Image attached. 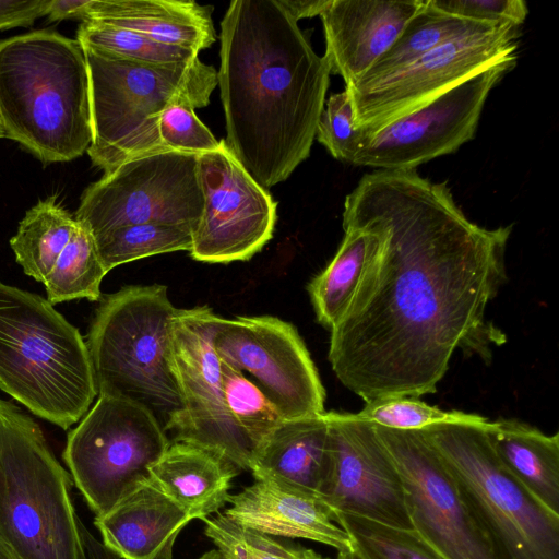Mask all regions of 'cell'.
Here are the masks:
<instances>
[{
  "label": "cell",
  "mask_w": 559,
  "mask_h": 559,
  "mask_svg": "<svg viewBox=\"0 0 559 559\" xmlns=\"http://www.w3.org/2000/svg\"><path fill=\"white\" fill-rule=\"evenodd\" d=\"M381 240L342 319L328 358L365 402L435 393L455 350L490 360L506 335L486 310L507 282L512 225L485 228L449 187L416 170L366 174L346 195L344 227Z\"/></svg>",
  "instance_id": "obj_1"
},
{
  "label": "cell",
  "mask_w": 559,
  "mask_h": 559,
  "mask_svg": "<svg viewBox=\"0 0 559 559\" xmlns=\"http://www.w3.org/2000/svg\"><path fill=\"white\" fill-rule=\"evenodd\" d=\"M217 85L226 141L267 189L309 157L331 70L278 0L231 1L221 22Z\"/></svg>",
  "instance_id": "obj_2"
},
{
  "label": "cell",
  "mask_w": 559,
  "mask_h": 559,
  "mask_svg": "<svg viewBox=\"0 0 559 559\" xmlns=\"http://www.w3.org/2000/svg\"><path fill=\"white\" fill-rule=\"evenodd\" d=\"M0 112L5 138L44 163L87 152L93 127L81 44L50 29L1 39Z\"/></svg>",
  "instance_id": "obj_3"
},
{
  "label": "cell",
  "mask_w": 559,
  "mask_h": 559,
  "mask_svg": "<svg viewBox=\"0 0 559 559\" xmlns=\"http://www.w3.org/2000/svg\"><path fill=\"white\" fill-rule=\"evenodd\" d=\"M0 390L62 429L98 395L79 330L47 299L1 281Z\"/></svg>",
  "instance_id": "obj_4"
},
{
  "label": "cell",
  "mask_w": 559,
  "mask_h": 559,
  "mask_svg": "<svg viewBox=\"0 0 559 559\" xmlns=\"http://www.w3.org/2000/svg\"><path fill=\"white\" fill-rule=\"evenodd\" d=\"M73 485L38 424L0 399V543L16 559H90Z\"/></svg>",
  "instance_id": "obj_5"
},
{
  "label": "cell",
  "mask_w": 559,
  "mask_h": 559,
  "mask_svg": "<svg viewBox=\"0 0 559 559\" xmlns=\"http://www.w3.org/2000/svg\"><path fill=\"white\" fill-rule=\"evenodd\" d=\"M176 311L165 285L124 286L103 298L86 341L98 395L140 405L165 432L183 408L171 365Z\"/></svg>",
  "instance_id": "obj_6"
},
{
  "label": "cell",
  "mask_w": 559,
  "mask_h": 559,
  "mask_svg": "<svg viewBox=\"0 0 559 559\" xmlns=\"http://www.w3.org/2000/svg\"><path fill=\"white\" fill-rule=\"evenodd\" d=\"M90 75L93 140L87 154L107 174L131 158L167 150L158 121L173 102L210 104L217 71L199 57L187 62L142 63L82 46Z\"/></svg>",
  "instance_id": "obj_7"
},
{
  "label": "cell",
  "mask_w": 559,
  "mask_h": 559,
  "mask_svg": "<svg viewBox=\"0 0 559 559\" xmlns=\"http://www.w3.org/2000/svg\"><path fill=\"white\" fill-rule=\"evenodd\" d=\"M487 428L441 424L420 431L454 479L495 559H559V514L503 466Z\"/></svg>",
  "instance_id": "obj_8"
},
{
  "label": "cell",
  "mask_w": 559,
  "mask_h": 559,
  "mask_svg": "<svg viewBox=\"0 0 559 559\" xmlns=\"http://www.w3.org/2000/svg\"><path fill=\"white\" fill-rule=\"evenodd\" d=\"M170 439L154 416L132 402L98 395L67 437L62 454L74 486L95 516L151 479Z\"/></svg>",
  "instance_id": "obj_9"
},
{
  "label": "cell",
  "mask_w": 559,
  "mask_h": 559,
  "mask_svg": "<svg viewBox=\"0 0 559 559\" xmlns=\"http://www.w3.org/2000/svg\"><path fill=\"white\" fill-rule=\"evenodd\" d=\"M204 195L197 153L165 150L120 164L82 193L74 218L93 236L146 223L198 226Z\"/></svg>",
  "instance_id": "obj_10"
},
{
  "label": "cell",
  "mask_w": 559,
  "mask_h": 559,
  "mask_svg": "<svg viewBox=\"0 0 559 559\" xmlns=\"http://www.w3.org/2000/svg\"><path fill=\"white\" fill-rule=\"evenodd\" d=\"M519 29L513 24H495L466 33L392 73L346 85L354 127L374 132L497 61L516 55Z\"/></svg>",
  "instance_id": "obj_11"
},
{
  "label": "cell",
  "mask_w": 559,
  "mask_h": 559,
  "mask_svg": "<svg viewBox=\"0 0 559 559\" xmlns=\"http://www.w3.org/2000/svg\"><path fill=\"white\" fill-rule=\"evenodd\" d=\"M223 318L207 306L178 309L171 321V365L183 408L166 429L170 441L209 449L250 471L253 453L236 429L227 408L223 360L214 345Z\"/></svg>",
  "instance_id": "obj_12"
},
{
  "label": "cell",
  "mask_w": 559,
  "mask_h": 559,
  "mask_svg": "<svg viewBox=\"0 0 559 559\" xmlns=\"http://www.w3.org/2000/svg\"><path fill=\"white\" fill-rule=\"evenodd\" d=\"M516 63L507 57L466 79L420 108L366 133L352 165L377 170H416L471 141L491 90Z\"/></svg>",
  "instance_id": "obj_13"
},
{
  "label": "cell",
  "mask_w": 559,
  "mask_h": 559,
  "mask_svg": "<svg viewBox=\"0 0 559 559\" xmlns=\"http://www.w3.org/2000/svg\"><path fill=\"white\" fill-rule=\"evenodd\" d=\"M373 427L401 477L415 533L441 559H495L454 479L421 431Z\"/></svg>",
  "instance_id": "obj_14"
},
{
  "label": "cell",
  "mask_w": 559,
  "mask_h": 559,
  "mask_svg": "<svg viewBox=\"0 0 559 559\" xmlns=\"http://www.w3.org/2000/svg\"><path fill=\"white\" fill-rule=\"evenodd\" d=\"M214 345L224 362L252 376L285 419L325 412L318 370L289 322L272 316L223 318Z\"/></svg>",
  "instance_id": "obj_15"
},
{
  "label": "cell",
  "mask_w": 559,
  "mask_h": 559,
  "mask_svg": "<svg viewBox=\"0 0 559 559\" xmlns=\"http://www.w3.org/2000/svg\"><path fill=\"white\" fill-rule=\"evenodd\" d=\"M198 157L204 207L193 231L191 258L206 263L251 259L273 237L277 203L224 140Z\"/></svg>",
  "instance_id": "obj_16"
},
{
  "label": "cell",
  "mask_w": 559,
  "mask_h": 559,
  "mask_svg": "<svg viewBox=\"0 0 559 559\" xmlns=\"http://www.w3.org/2000/svg\"><path fill=\"white\" fill-rule=\"evenodd\" d=\"M331 464L318 495L334 514L413 530L399 472L372 424L354 413L325 412Z\"/></svg>",
  "instance_id": "obj_17"
},
{
  "label": "cell",
  "mask_w": 559,
  "mask_h": 559,
  "mask_svg": "<svg viewBox=\"0 0 559 559\" xmlns=\"http://www.w3.org/2000/svg\"><path fill=\"white\" fill-rule=\"evenodd\" d=\"M425 0H330L320 15L331 73L358 81L393 45Z\"/></svg>",
  "instance_id": "obj_18"
},
{
  "label": "cell",
  "mask_w": 559,
  "mask_h": 559,
  "mask_svg": "<svg viewBox=\"0 0 559 559\" xmlns=\"http://www.w3.org/2000/svg\"><path fill=\"white\" fill-rule=\"evenodd\" d=\"M224 510L233 522L253 531L285 538L318 542L338 551L353 549L348 534L333 521L320 496L272 476H260L240 492L230 495Z\"/></svg>",
  "instance_id": "obj_19"
},
{
  "label": "cell",
  "mask_w": 559,
  "mask_h": 559,
  "mask_svg": "<svg viewBox=\"0 0 559 559\" xmlns=\"http://www.w3.org/2000/svg\"><path fill=\"white\" fill-rule=\"evenodd\" d=\"M191 521L187 512L150 481L95 516L103 545L120 559H173V547Z\"/></svg>",
  "instance_id": "obj_20"
},
{
  "label": "cell",
  "mask_w": 559,
  "mask_h": 559,
  "mask_svg": "<svg viewBox=\"0 0 559 559\" xmlns=\"http://www.w3.org/2000/svg\"><path fill=\"white\" fill-rule=\"evenodd\" d=\"M212 5L182 0H88L82 21H94L200 52L216 40Z\"/></svg>",
  "instance_id": "obj_21"
},
{
  "label": "cell",
  "mask_w": 559,
  "mask_h": 559,
  "mask_svg": "<svg viewBox=\"0 0 559 559\" xmlns=\"http://www.w3.org/2000/svg\"><path fill=\"white\" fill-rule=\"evenodd\" d=\"M238 468L219 454L194 443L170 441L150 468V483L193 519L218 513L229 501Z\"/></svg>",
  "instance_id": "obj_22"
},
{
  "label": "cell",
  "mask_w": 559,
  "mask_h": 559,
  "mask_svg": "<svg viewBox=\"0 0 559 559\" xmlns=\"http://www.w3.org/2000/svg\"><path fill=\"white\" fill-rule=\"evenodd\" d=\"M331 464V435L325 412L284 419L262 441L250 472L319 492Z\"/></svg>",
  "instance_id": "obj_23"
},
{
  "label": "cell",
  "mask_w": 559,
  "mask_h": 559,
  "mask_svg": "<svg viewBox=\"0 0 559 559\" xmlns=\"http://www.w3.org/2000/svg\"><path fill=\"white\" fill-rule=\"evenodd\" d=\"M503 466L540 503L559 514V433L548 436L516 419H498L486 429Z\"/></svg>",
  "instance_id": "obj_24"
},
{
  "label": "cell",
  "mask_w": 559,
  "mask_h": 559,
  "mask_svg": "<svg viewBox=\"0 0 559 559\" xmlns=\"http://www.w3.org/2000/svg\"><path fill=\"white\" fill-rule=\"evenodd\" d=\"M344 238L326 267L308 284L317 317L331 330L345 314L350 301L381 247L379 235L364 227H344Z\"/></svg>",
  "instance_id": "obj_25"
},
{
  "label": "cell",
  "mask_w": 559,
  "mask_h": 559,
  "mask_svg": "<svg viewBox=\"0 0 559 559\" xmlns=\"http://www.w3.org/2000/svg\"><path fill=\"white\" fill-rule=\"evenodd\" d=\"M78 222L55 197L31 207L19 224L10 246L24 273L44 283L71 240Z\"/></svg>",
  "instance_id": "obj_26"
},
{
  "label": "cell",
  "mask_w": 559,
  "mask_h": 559,
  "mask_svg": "<svg viewBox=\"0 0 559 559\" xmlns=\"http://www.w3.org/2000/svg\"><path fill=\"white\" fill-rule=\"evenodd\" d=\"M498 23L478 22L440 11L425 0L393 45L359 80H372L406 67L441 44ZM358 80V81H359Z\"/></svg>",
  "instance_id": "obj_27"
},
{
  "label": "cell",
  "mask_w": 559,
  "mask_h": 559,
  "mask_svg": "<svg viewBox=\"0 0 559 559\" xmlns=\"http://www.w3.org/2000/svg\"><path fill=\"white\" fill-rule=\"evenodd\" d=\"M107 273L92 233L78 222L71 240L43 283L47 300L51 305L80 298L96 301Z\"/></svg>",
  "instance_id": "obj_28"
},
{
  "label": "cell",
  "mask_w": 559,
  "mask_h": 559,
  "mask_svg": "<svg viewBox=\"0 0 559 559\" xmlns=\"http://www.w3.org/2000/svg\"><path fill=\"white\" fill-rule=\"evenodd\" d=\"M109 272L121 264L174 251H190L193 229L186 225L146 223L122 226L93 236Z\"/></svg>",
  "instance_id": "obj_29"
},
{
  "label": "cell",
  "mask_w": 559,
  "mask_h": 559,
  "mask_svg": "<svg viewBox=\"0 0 559 559\" xmlns=\"http://www.w3.org/2000/svg\"><path fill=\"white\" fill-rule=\"evenodd\" d=\"M222 368L228 412L254 459L262 441L285 418L262 390L243 372L224 361Z\"/></svg>",
  "instance_id": "obj_30"
},
{
  "label": "cell",
  "mask_w": 559,
  "mask_h": 559,
  "mask_svg": "<svg viewBox=\"0 0 559 559\" xmlns=\"http://www.w3.org/2000/svg\"><path fill=\"white\" fill-rule=\"evenodd\" d=\"M360 559H441L414 530L389 526L365 518L334 514Z\"/></svg>",
  "instance_id": "obj_31"
},
{
  "label": "cell",
  "mask_w": 559,
  "mask_h": 559,
  "mask_svg": "<svg viewBox=\"0 0 559 559\" xmlns=\"http://www.w3.org/2000/svg\"><path fill=\"white\" fill-rule=\"evenodd\" d=\"M76 40L81 46H90L117 57L142 63L187 62L199 53L156 41L140 33L94 21H81Z\"/></svg>",
  "instance_id": "obj_32"
},
{
  "label": "cell",
  "mask_w": 559,
  "mask_h": 559,
  "mask_svg": "<svg viewBox=\"0 0 559 559\" xmlns=\"http://www.w3.org/2000/svg\"><path fill=\"white\" fill-rule=\"evenodd\" d=\"M202 521L204 534L228 559H331L311 548L243 527L219 512Z\"/></svg>",
  "instance_id": "obj_33"
},
{
  "label": "cell",
  "mask_w": 559,
  "mask_h": 559,
  "mask_svg": "<svg viewBox=\"0 0 559 559\" xmlns=\"http://www.w3.org/2000/svg\"><path fill=\"white\" fill-rule=\"evenodd\" d=\"M360 420L396 430H421L441 424H469L489 427L490 420L478 414L460 411H443L418 397L394 396L366 402L365 407L354 413Z\"/></svg>",
  "instance_id": "obj_34"
},
{
  "label": "cell",
  "mask_w": 559,
  "mask_h": 559,
  "mask_svg": "<svg viewBox=\"0 0 559 559\" xmlns=\"http://www.w3.org/2000/svg\"><path fill=\"white\" fill-rule=\"evenodd\" d=\"M197 108L187 98L170 103L160 114L159 138L167 150L203 153L216 150L218 141L198 118Z\"/></svg>",
  "instance_id": "obj_35"
},
{
  "label": "cell",
  "mask_w": 559,
  "mask_h": 559,
  "mask_svg": "<svg viewBox=\"0 0 559 559\" xmlns=\"http://www.w3.org/2000/svg\"><path fill=\"white\" fill-rule=\"evenodd\" d=\"M317 140L335 158L352 164L358 151L362 131L354 127V111L346 91L332 94L320 115Z\"/></svg>",
  "instance_id": "obj_36"
},
{
  "label": "cell",
  "mask_w": 559,
  "mask_h": 559,
  "mask_svg": "<svg viewBox=\"0 0 559 559\" xmlns=\"http://www.w3.org/2000/svg\"><path fill=\"white\" fill-rule=\"evenodd\" d=\"M442 12L463 19L521 26L527 14L523 0H429Z\"/></svg>",
  "instance_id": "obj_37"
},
{
  "label": "cell",
  "mask_w": 559,
  "mask_h": 559,
  "mask_svg": "<svg viewBox=\"0 0 559 559\" xmlns=\"http://www.w3.org/2000/svg\"><path fill=\"white\" fill-rule=\"evenodd\" d=\"M50 0H0V31L28 27L48 13Z\"/></svg>",
  "instance_id": "obj_38"
},
{
  "label": "cell",
  "mask_w": 559,
  "mask_h": 559,
  "mask_svg": "<svg viewBox=\"0 0 559 559\" xmlns=\"http://www.w3.org/2000/svg\"><path fill=\"white\" fill-rule=\"evenodd\" d=\"M88 0H50L47 17L50 22L84 19Z\"/></svg>",
  "instance_id": "obj_39"
},
{
  "label": "cell",
  "mask_w": 559,
  "mask_h": 559,
  "mask_svg": "<svg viewBox=\"0 0 559 559\" xmlns=\"http://www.w3.org/2000/svg\"><path fill=\"white\" fill-rule=\"evenodd\" d=\"M278 2L298 22L301 19L320 16L330 0H278Z\"/></svg>",
  "instance_id": "obj_40"
},
{
  "label": "cell",
  "mask_w": 559,
  "mask_h": 559,
  "mask_svg": "<svg viewBox=\"0 0 559 559\" xmlns=\"http://www.w3.org/2000/svg\"><path fill=\"white\" fill-rule=\"evenodd\" d=\"M83 538L90 559H120L117 555L107 549L83 526Z\"/></svg>",
  "instance_id": "obj_41"
},
{
  "label": "cell",
  "mask_w": 559,
  "mask_h": 559,
  "mask_svg": "<svg viewBox=\"0 0 559 559\" xmlns=\"http://www.w3.org/2000/svg\"><path fill=\"white\" fill-rule=\"evenodd\" d=\"M199 559H228L223 552H221L217 548L211 549L204 552Z\"/></svg>",
  "instance_id": "obj_42"
},
{
  "label": "cell",
  "mask_w": 559,
  "mask_h": 559,
  "mask_svg": "<svg viewBox=\"0 0 559 559\" xmlns=\"http://www.w3.org/2000/svg\"><path fill=\"white\" fill-rule=\"evenodd\" d=\"M336 559H360L358 555L353 550L338 551Z\"/></svg>",
  "instance_id": "obj_43"
},
{
  "label": "cell",
  "mask_w": 559,
  "mask_h": 559,
  "mask_svg": "<svg viewBox=\"0 0 559 559\" xmlns=\"http://www.w3.org/2000/svg\"><path fill=\"white\" fill-rule=\"evenodd\" d=\"M0 559H16L1 543H0Z\"/></svg>",
  "instance_id": "obj_44"
},
{
  "label": "cell",
  "mask_w": 559,
  "mask_h": 559,
  "mask_svg": "<svg viewBox=\"0 0 559 559\" xmlns=\"http://www.w3.org/2000/svg\"><path fill=\"white\" fill-rule=\"evenodd\" d=\"M1 138H5V130H4V126H3L2 116H1V112H0V139Z\"/></svg>",
  "instance_id": "obj_45"
}]
</instances>
